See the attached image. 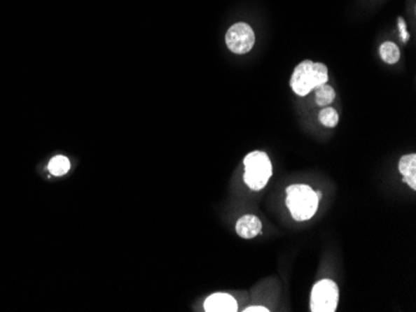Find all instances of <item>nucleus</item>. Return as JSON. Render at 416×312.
I'll return each instance as SVG.
<instances>
[{
    "instance_id": "1",
    "label": "nucleus",
    "mask_w": 416,
    "mask_h": 312,
    "mask_svg": "<svg viewBox=\"0 0 416 312\" xmlns=\"http://www.w3.org/2000/svg\"><path fill=\"white\" fill-rule=\"evenodd\" d=\"M286 204L294 220L304 222L310 220L317 213L319 198L310 185L293 184L287 188Z\"/></svg>"
},
{
    "instance_id": "2",
    "label": "nucleus",
    "mask_w": 416,
    "mask_h": 312,
    "mask_svg": "<svg viewBox=\"0 0 416 312\" xmlns=\"http://www.w3.org/2000/svg\"><path fill=\"white\" fill-rule=\"evenodd\" d=\"M328 78V67L324 64L304 60L294 69L291 86L297 95L307 96L318 86L326 84Z\"/></svg>"
},
{
    "instance_id": "3",
    "label": "nucleus",
    "mask_w": 416,
    "mask_h": 312,
    "mask_svg": "<svg viewBox=\"0 0 416 312\" xmlns=\"http://www.w3.org/2000/svg\"><path fill=\"white\" fill-rule=\"evenodd\" d=\"M243 163L244 183L252 190H263L272 177V163L268 155L262 151L251 152Z\"/></svg>"
},
{
    "instance_id": "4",
    "label": "nucleus",
    "mask_w": 416,
    "mask_h": 312,
    "mask_svg": "<svg viewBox=\"0 0 416 312\" xmlns=\"http://www.w3.org/2000/svg\"><path fill=\"white\" fill-rule=\"evenodd\" d=\"M339 302V289L332 280L324 279L314 285L310 295V311L334 312Z\"/></svg>"
},
{
    "instance_id": "5",
    "label": "nucleus",
    "mask_w": 416,
    "mask_h": 312,
    "mask_svg": "<svg viewBox=\"0 0 416 312\" xmlns=\"http://www.w3.org/2000/svg\"><path fill=\"white\" fill-rule=\"evenodd\" d=\"M256 36L252 28L246 22H237L226 34V44L235 54H247L254 48Z\"/></svg>"
},
{
    "instance_id": "6",
    "label": "nucleus",
    "mask_w": 416,
    "mask_h": 312,
    "mask_svg": "<svg viewBox=\"0 0 416 312\" xmlns=\"http://www.w3.org/2000/svg\"><path fill=\"white\" fill-rule=\"evenodd\" d=\"M204 310L207 312H236L238 311V304L230 294L217 292L207 297Z\"/></svg>"
},
{
    "instance_id": "7",
    "label": "nucleus",
    "mask_w": 416,
    "mask_h": 312,
    "mask_svg": "<svg viewBox=\"0 0 416 312\" xmlns=\"http://www.w3.org/2000/svg\"><path fill=\"white\" fill-rule=\"evenodd\" d=\"M236 232L243 239H254V236L261 234L262 223L256 215H244L238 219Z\"/></svg>"
},
{
    "instance_id": "8",
    "label": "nucleus",
    "mask_w": 416,
    "mask_h": 312,
    "mask_svg": "<svg viewBox=\"0 0 416 312\" xmlns=\"http://www.w3.org/2000/svg\"><path fill=\"white\" fill-rule=\"evenodd\" d=\"M399 172L404 177L405 183L410 185L411 190H416V155H406L399 161Z\"/></svg>"
},
{
    "instance_id": "9",
    "label": "nucleus",
    "mask_w": 416,
    "mask_h": 312,
    "mask_svg": "<svg viewBox=\"0 0 416 312\" xmlns=\"http://www.w3.org/2000/svg\"><path fill=\"white\" fill-rule=\"evenodd\" d=\"M379 52H380V56H382V60L387 62V64L393 65V64H396V62H399V48L394 44V43H391V41H385V43L380 46Z\"/></svg>"
},
{
    "instance_id": "10",
    "label": "nucleus",
    "mask_w": 416,
    "mask_h": 312,
    "mask_svg": "<svg viewBox=\"0 0 416 312\" xmlns=\"http://www.w3.org/2000/svg\"><path fill=\"white\" fill-rule=\"evenodd\" d=\"M315 97H317V104L319 106H328L335 99V91L332 86L323 84L315 89Z\"/></svg>"
},
{
    "instance_id": "11",
    "label": "nucleus",
    "mask_w": 416,
    "mask_h": 312,
    "mask_svg": "<svg viewBox=\"0 0 416 312\" xmlns=\"http://www.w3.org/2000/svg\"><path fill=\"white\" fill-rule=\"evenodd\" d=\"M49 171L53 176H64L70 171V161L65 156L54 157L49 163Z\"/></svg>"
},
{
    "instance_id": "12",
    "label": "nucleus",
    "mask_w": 416,
    "mask_h": 312,
    "mask_svg": "<svg viewBox=\"0 0 416 312\" xmlns=\"http://www.w3.org/2000/svg\"><path fill=\"white\" fill-rule=\"evenodd\" d=\"M319 121H321V125H324L326 127H335L337 126L338 122H339V116H338V112L332 108V107H326V108H323L321 112H319Z\"/></svg>"
},
{
    "instance_id": "13",
    "label": "nucleus",
    "mask_w": 416,
    "mask_h": 312,
    "mask_svg": "<svg viewBox=\"0 0 416 312\" xmlns=\"http://www.w3.org/2000/svg\"><path fill=\"white\" fill-rule=\"evenodd\" d=\"M398 27H399V31L400 35H401V39L404 43H406L408 40H409V33H408V30H406V24H405V20L403 17H399L398 19Z\"/></svg>"
},
{
    "instance_id": "14",
    "label": "nucleus",
    "mask_w": 416,
    "mask_h": 312,
    "mask_svg": "<svg viewBox=\"0 0 416 312\" xmlns=\"http://www.w3.org/2000/svg\"><path fill=\"white\" fill-rule=\"evenodd\" d=\"M243 311H244V312H270V310H268V309H267V307H263V306H249V307H246V309H244V310H243Z\"/></svg>"
},
{
    "instance_id": "15",
    "label": "nucleus",
    "mask_w": 416,
    "mask_h": 312,
    "mask_svg": "<svg viewBox=\"0 0 416 312\" xmlns=\"http://www.w3.org/2000/svg\"><path fill=\"white\" fill-rule=\"evenodd\" d=\"M315 193H317V197H318V198H319V199H321V192H315Z\"/></svg>"
}]
</instances>
